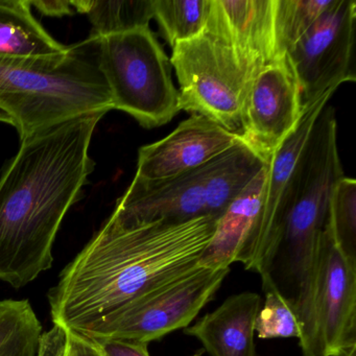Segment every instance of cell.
I'll list each match as a JSON object with an SVG mask.
<instances>
[{"label":"cell","mask_w":356,"mask_h":356,"mask_svg":"<svg viewBox=\"0 0 356 356\" xmlns=\"http://www.w3.org/2000/svg\"><path fill=\"white\" fill-rule=\"evenodd\" d=\"M333 3L334 0H276L275 36L278 57H284Z\"/></svg>","instance_id":"obj_21"},{"label":"cell","mask_w":356,"mask_h":356,"mask_svg":"<svg viewBox=\"0 0 356 356\" xmlns=\"http://www.w3.org/2000/svg\"><path fill=\"white\" fill-rule=\"evenodd\" d=\"M261 298L252 291L230 296L184 333L197 337L210 356H256L255 321Z\"/></svg>","instance_id":"obj_15"},{"label":"cell","mask_w":356,"mask_h":356,"mask_svg":"<svg viewBox=\"0 0 356 356\" xmlns=\"http://www.w3.org/2000/svg\"><path fill=\"white\" fill-rule=\"evenodd\" d=\"M105 112L26 137L0 176V280L19 289L53 266L63 218L95 170L89 147Z\"/></svg>","instance_id":"obj_1"},{"label":"cell","mask_w":356,"mask_h":356,"mask_svg":"<svg viewBox=\"0 0 356 356\" xmlns=\"http://www.w3.org/2000/svg\"><path fill=\"white\" fill-rule=\"evenodd\" d=\"M239 140V133L191 114L168 136L139 149L134 178L159 181L191 172L222 155Z\"/></svg>","instance_id":"obj_13"},{"label":"cell","mask_w":356,"mask_h":356,"mask_svg":"<svg viewBox=\"0 0 356 356\" xmlns=\"http://www.w3.org/2000/svg\"><path fill=\"white\" fill-rule=\"evenodd\" d=\"M337 89H331L303 110L295 130L286 137L268 162L261 204L255 222L237 256L245 270L260 277L270 274L282 231V206L302 151L321 112Z\"/></svg>","instance_id":"obj_10"},{"label":"cell","mask_w":356,"mask_h":356,"mask_svg":"<svg viewBox=\"0 0 356 356\" xmlns=\"http://www.w3.org/2000/svg\"><path fill=\"white\" fill-rule=\"evenodd\" d=\"M261 282L264 303L256 316L255 332L258 337L299 339L301 333L293 308L281 295L270 274L261 276Z\"/></svg>","instance_id":"obj_23"},{"label":"cell","mask_w":356,"mask_h":356,"mask_svg":"<svg viewBox=\"0 0 356 356\" xmlns=\"http://www.w3.org/2000/svg\"><path fill=\"white\" fill-rule=\"evenodd\" d=\"M99 37L70 45L61 55L0 57V111L20 141L68 120L113 110L99 70Z\"/></svg>","instance_id":"obj_3"},{"label":"cell","mask_w":356,"mask_h":356,"mask_svg":"<svg viewBox=\"0 0 356 356\" xmlns=\"http://www.w3.org/2000/svg\"><path fill=\"white\" fill-rule=\"evenodd\" d=\"M67 49L34 17L31 0H0V57H51Z\"/></svg>","instance_id":"obj_17"},{"label":"cell","mask_w":356,"mask_h":356,"mask_svg":"<svg viewBox=\"0 0 356 356\" xmlns=\"http://www.w3.org/2000/svg\"><path fill=\"white\" fill-rule=\"evenodd\" d=\"M303 114L286 56L260 67L250 82L241 118V140L268 163Z\"/></svg>","instance_id":"obj_11"},{"label":"cell","mask_w":356,"mask_h":356,"mask_svg":"<svg viewBox=\"0 0 356 356\" xmlns=\"http://www.w3.org/2000/svg\"><path fill=\"white\" fill-rule=\"evenodd\" d=\"M79 13L86 14L93 36L122 34L149 26L153 19L152 0H76L70 1Z\"/></svg>","instance_id":"obj_18"},{"label":"cell","mask_w":356,"mask_h":356,"mask_svg":"<svg viewBox=\"0 0 356 356\" xmlns=\"http://www.w3.org/2000/svg\"><path fill=\"white\" fill-rule=\"evenodd\" d=\"M266 166L216 220L213 234L200 256L197 266L218 270L230 268L255 222L261 204Z\"/></svg>","instance_id":"obj_16"},{"label":"cell","mask_w":356,"mask_h":356,"mask_svg":"<svg viewBox=\"0 0 356 356\" xmlns=\"http://www.w3.org/2000/svg\"><path fill=\"white\" fill-rule=\"evenodd\" d=\"M66 331L67 339L63 356H102L97 348L86 337L74 331Z\"/></svg>","instance_id":"obj_26"},{"label":"cell","mask_w":356,"mask_h":356,"mask_svg":"<svg viewBox=\"0 0 356 356\" xmlns=\"http://www.w3.org/2000/svg\"><path fill=\"white\" fill-rule=\"evenodd\" d=\"M335 243L356 259V181L343 176L333 187L326 222Z\"/></svg>","instance_id":"obj_22"},{"label":"cell","mask_w":356,"mask_h":356,"mask_svg":"<svg viewBox=\"0 0 356 356\" xmlns=\"http://www.w3.org/2000/svg\"><path fill=\"white\" fill-rule=\"evenodd\" d=\"M275 8L276 0H210L205 30L261 67L280 58Z\"/></svg>","instance_id":"obj_14"},{"label":"cell","mask_w":356,"mask_h":356,"mask_svg":"<svg viewBox=\"0 0 356 356\" xmlns=\"http://www.w3.org/2000/svg\"><path fill=\"white\" fill-rule=\"evenodd\" d=\"M218 218L124 226L110 216L47 293L54 325L74 331L197 268Z\"/></svg>","instance_id":"obj_2"},{"label":"cell","mask_w":356,"mask_h":356,"mask_svg":"<svg viewBox=\"0 0 356 356\" xmlns=\"http://www.w3.org/2000/svg\"><path fill=\"white\" fill-rule=\"evenodd\" d=\"M345 176L334 110L321 112L302 151L282 206V231L275 268L287 279L303 281L318 270L322 233L333 187Z\"/></svg>","instance_id":"obj_4"},{"label":"cell","mask_w":356,"mask_h":356,"mask_svg":"<svg viewBox=\"0 0 356 356\" xmlns=\"http://www.w3.org/2000/svg\"><path fill=\"white\" fill-rule=\"evenodd\" d=\"M43 332L29 300H0V356H39Z\"/></svg>","instance_id":"obj_19"},{"label":"cell","mask_w":356,"mask_h":356,"mask_svg":"<svg viewBox=\"0 0 356 356\" xmlns=\"http://www.w3.org/2000/svg\"><path fill=\"white\" fill-rule=\"evenodd\" d=\"M0 122H5V124H11V120H10L9 116L7 114L3 113V112L0 111Z\"/></svg>","instance_id":"obj_28"},{"label":"cell","mask_w":356,"mask_h":356,"mask_svg":"<svg viewBox=\"0 0 356 356\" xmlns=\"http://www.w3.org/2000/svg\"><path fill=\"white\" fill-rule=\"evenodd\" d=\"M102 356H149L147 345L140 341L124 339H95L91 341Z\"/></svg>","instance_id":"obj_24"},{"label":"cell","mask_w":356,"mask_h":356,"mask_svg":"<svg viewBox=\"0 0 356 356\" xmlns=\"http://www.w3.org/2000/svg\"><path fill=\"white\" fill-rule=\"evenodd\" d=\"M172 51L170 63L179 83L180 111L203 116L239 133L243 101L260 67L206 30L178 43Z\"/></svg>","instance_id":"obj_6"},{"label":"cell","mask_w":356,"mask_h":356,"mask_svg":"<svg viewBox=\"0 0 356 356\" xmlns=\"http://www.w3.org/2000/svg\"><path fill=\"white\" fill-rule=\"evenodd\" d=\"M31 5L36 8L37 11L40 12L42 15L49 16V17L74 15L76 12L72 3L64 1V0H41V1L31 0Z\"/></svg>","instance_id":"obj_27"},{"label":"cell","mask_w":356,"mask_h":356,"mask_svg":"<svg viewBox=\"0 0 356 356\" xmlns=\"http://www.w3.org/2000/svg\"><path fill=\"white\" fill-rule=\"evenodd\" d=\"M243 179L226 154L205 165L159 181L134 178L111 214L124 226L183 222L202 216L218 218L241 195Z\"/></svg>","instance_id":"obj_7"},{"label":"cell","mask_w":356,"mask_h":356,"mask_svg":"<svg viewBox=\"0 0 356 356\" xmlns=\"http://www.w3.org/2000/svg\"><path fill=\"white\" fill-rule=\"evenodd\" d=\"M210 0H152L153 18L170 49L204 32Z\"/></svg>","instance_id":"obj_20"},{"label":"cell","mask_w":356,"mask_h":356,"mask_svg":"<svg viewBox=\"0 0 356 356\" xmlns=\"http://www.w3.org/2000/svg\"><path fill=\"white\" fill-rule=\"evenodd\" d=\"M356 3L333 5L286 54L303 110L331 89L356 81L354 70Z\"/></svg>","instance_id":"obj_9"},{"label":"cell","mask_w":356,"mask_h":356,"mask_svg":"<svg viewBox=\"0 0 356 356\" xmlns=\"http://www.w3.org/2000/svg\"><path fill=\"white\" fill-rule=\"evenodd\" d=\"M343 356H356V347H353L352 349H350L349 351H348L347 353L343 354Z\"/></svg>","instance_id":"obj_29"},{"label":"cell","mask_w":356,"mask_h":356,"mask_svg":"<svg viewBox=\"0 0 356 356\" xmlns=\"http://www.w3.org/2000/svg\"><path fill=\"white\" fill-rule=\"evenodd\" d=\"M66 339L67 331L62 327L54 325L51 330L43 332L39 356H63Z\"/></svg>","instance_id":"obj_25"},{"label":"cell","mask_w":356,"mask_h":356,"mask_svg":"<svg viewBox=\"0 0 356 356\" xmlns=\"http://www.w3.org/2000/svg\"><path fill=\"white\" fill-rule=\"evenodd\" d=\"M99 63L113 110L143 128L163 126L180 112L170 60L149 26L99 38Z\"/></svg>","instance_id":"obj_5"},{"label":"cell","mask_w":356,"mask_h":356,"mask_svg":"<svg viewBox=\"0 0 356 356\" xmlns=\"http://www.w3.org/2000/svg\"><path fill=\"white\" fill-rule=\"evenodd\" d=\"M229 272L230 268L211 270L197 266L74 331L91 341L124 339L145 343L157 341L188 327L211 301Z\"/></svg>","instance_id":"obj_8"},{"label":"cell","mask_w":356,"mask_h":356,"mask_svg":"<svg viewBox=\"0 0 356 356\" xmlns=\"http://www.w3.org/2000/svg\"><path fill=\"white\" fill-rule=\"evenodd\" d=\"M318 327L323 356H343L356 347V259L322 233Z\"/></svg>","instance_id":"obj_12"}]
</instances>
